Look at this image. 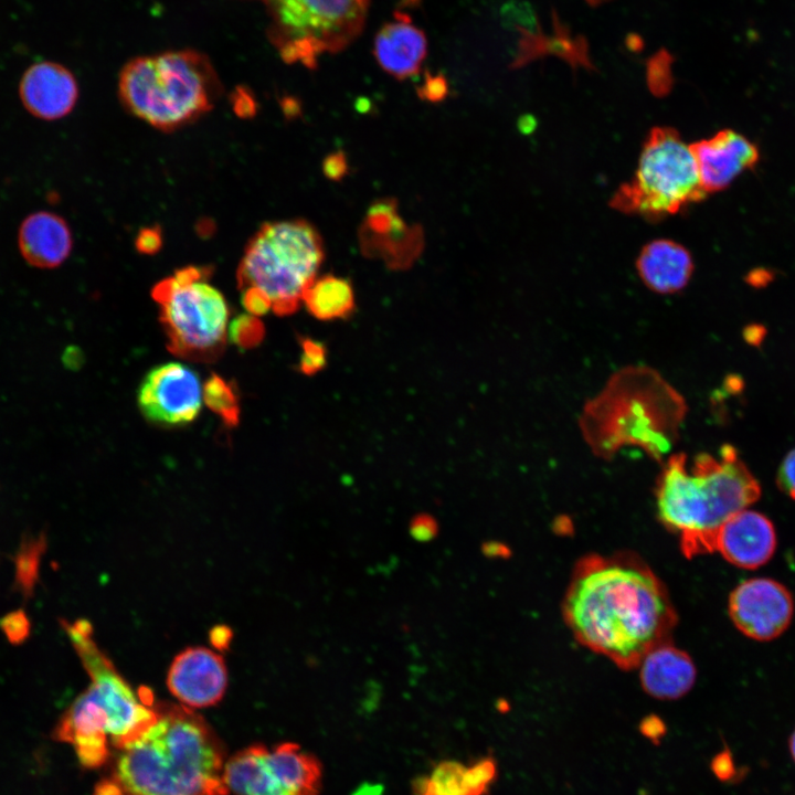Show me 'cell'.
<instances>
[{"label": "cell", "instance_id": "obj_1", "mask_svg": "<svg viewBox=\"0 0 795 795\" xmlns=\"http://www.w3.org/2000/svg\"><path fill=\"white\" fill-rule=\"evenodd\" d=\"M574 637L623 669L638 667L669 642L677 615L658 576L637 556L587 555L579 561L563 603Z\"/></svg>", "mask_w": 795, "mask_h": 795}, {"label": "cell", "instance_id": "obj_2", "mask_svg": "<svg viewBox=\"0 0 795 795\" xmlns=\"http://www.w3.org/2000/svg\"><path fill=\"white\" fill-rule=\"evenodd\" d=\"M155 708V723L116 753L94 795H227V760L209 723L183 704Z\"/></svg>", "mask_w": 795, "mask_h": 795}, {"label": "cell", "instance_id": "obj_3", "mask_svg": "<svg viewBox=\"0 0 795 795\" xmlns=\"http://www.w3.org/2000/svg\"><path fill=\"white\" fill-rule=\"evenodd\" d=\"M91 683L62 714L53 739L70 744L86 768H99L156 721L148 689L136 693L93 637L86 619L62 621Z\"/></svg>", "mask_w": 795, "mask_h": 795}, {"label": "cell", "instance_id": "obj_4", "mask_svg": "<svg viewBox=\"0 0 795 795\" xmlns=\"http://www.w3.org/2000/svg\"><path fill=\"white\" fill-rule=\"evenodd\" d=\"M662 463L655 489L659 520L678 533L686 556L714 552L721 526L759 499L757 480L730 445L718 455L700 453L690 465L683 453Z\"/></svg>", "mask_w": 795, "mask_h": 795}, {"label": "cell", "instance_id": "obj_5", "mask_svg": "<svg viewBox=\"0 0 795 795\" xmlns=\"http://www.w3.org/2000/svg\"><path fill=\"white\" fill-rule=\"evenodd\" d=\"M686 413L685 399L659 372L628 365L584 404L579 426L591 452L602 459L637 447L662 462L678 441Z\"/></svg>", "mask_w": 795, "mask_h": 795}, {"label": "cell", "instance_id": "obj_6", "mask_svg": "<svg viewBox=\"0 0 795 795\" xmlns=\"http://www.w3.org/2000/svg\"><path fill=\"white\" fill-rule=\"evenodd\" d=\"M221 91L211 62L194 50L135 57L124 65L118 78L125 108L162 131L199 119L212 109Z\"/></svg>", "mask_w": 795, "mask_h": 795}, {"label": "cell", "instance_id": "obj_7", "mask_svg": "<svg viewBox=\"0 0 795 795\" xmlns=\"http://www.w3.org/2000/svg\"><path fill=\"white\" fill-rule=\"evenodd\" d=\"M325 256L317 230L304 220L264 223L250 239L237 268L240 290L264 295L277 315L296 310Z\"/></svg>", "mask_w": 795, "mask_h": 795}, {"label": "cell", "instance_id": "obj_8", "mask_svg": "<svg viewBox=\"0 0 795 795\" xmlns=\"http://www.w3.org/2000/svg\"><path fill=\"white\" fill-rule=\"evenodd\" d=\"M211 274L210 266H187L151 290L169 350L197 362H211L220 357L230 324L226 299L208 282Z\"/></svg>", "mask_w": 795, "mask_h": 795}, {"label": "cell", "instance_id": "obj_9", "mask_svg": "<svg viewBox=\"0 0 795 795\" xmlns=\"http://www.w3.org/2000/svg\"><path fill=\"white\" fill-rule=\"evenodd\" d=\"M706 194L690 145L676 129L655 127L643 145L634 177L617 189L610 204L619 212L659 221Z\"/></svg>", "mask_w": 795, "mask_h": 795}, {"label": "cell", "instance_id": "obj_10", "mask_svg": "<svg viewBox=\"0 0 795 795\" xmlns=\"http://www.w3.org/2000/svg\"><path fill=\"white\" fill-rule=\"evenodd\" d=\"M268 17L267 38L288 64L316 68L362 32L370 0H254Z\"/></svg>", "mask_w": 795, "mask_h": 795}, {"label": "cell", "instance_id": "obj_11", "mask_svg": "<svg viewBox=\"0 0 795 795\" xmlns=\"http://www.w3.org/2000/svg\"><path fill=\"white\" fill-rule=\"evenodd\" d=\"M225 782L233 795H319L322 767L298 744H254L227 759Z\"/></svg>", "mask_w": 795, "mask_h": 795}, {"label": "cell", "instance_id": "obj_12", "mask_svg": "<svg viewBox=\"0 0 795 795\" xmlns=\"http://www.w3.org/2000/svg\"><path fill=\"white\" fill-rule=\"evenodd\" d=\"M203 385L198 374L181 362L152 368L142 379L137 401L142 415L160 425H183L199 415Z\"/></svg>", "mask_w": 795, "mask_h": 795}, {"label": "cell", "instance_id": "obj_13", "mask_svg": "<svg viewBox=\"0 0 795 795\" xmlns=\"http://www.w3.org/2000/svg\"><path fill=\"white\" fill-rule=\"evenodd\" d=\"M794 601L789 591L768 577L739 584L729 598V614L736 628L756 640L778 637L791 624Z\"/></svg>", "mask_w": 795, "mask_h": 795}, {"label": "cell", "instance_id": "obj_14", "mask_svg": "<svg viewBox=\"0 0 795 795\" xmlns=\"http://www.w3.org/2000/svg\"><path fill=\"white\" fill-rule=\"evenodd\" d=\"M167 686L188 708L216 704L227 687V669L223 657L205 647H188L172 660Z\"/></svg>", "mask_w": 795, "mask_h": 795}, {"label": "cell", "instance_id": "obj_15", "mask_svg": "<svg viewBox=\"0 0 795 795\" xmlns=\"http://www.w3.org/2000/svg\"><path fill=\"white\" fill-rule=\"evenodd\" d=\"M701 187L706 193L720 191L759 160V150L743 135L723 129L690 145Z\"/></svg>", "mask_w": 795, "mask_h": 795}, {"label": "cell", "instance_id": "obj_16", "mask_svg": "<svg viewBox=\"0 0 795 795\" xmlns=\"http://www.w3.org/2000/svg\"><path fill=\"white\" fill-rule=\"evenodd\" d=\"M19 95L34 117L56 120L68 115L78 99V85L65 66L43 61L32 64L22 75Z\"/></svg>", "mask_w": 795, "mask_h": 795}, {"label": "cell", "instance_id": "obj_17", "mask_svg": "<svg viewBox=\"0 0 795 795\" xmlns=\"http://www.w3.org/2000/svg\"><path fill=\"white\" fill-rule=\"evenodd\" d=\"M775 549L776 533L772 521L748 508L731 516L716 537V551L731 564L743 569L764 565Z\"/></svg>", "mask_w": 795, "mask_h": 795}, {"label": "cell", "instance_id": "obj_18", "mask_svg": "<svg viewBox=\"0 0 795 795\" xmlns=\"http://www.w3.org/2000/svg\"><path fill=\"white\" fill-rule=\"evenodd\" d=\"M425 33L407 14L396 12L377 33L373 55L380 67L398 80L416 74L426 56Z\"/></svg>", "mask_w": 795, "mask_h": 795}, {"label": "cell", "instance_id": "obj_19", "mask_svg": "<svg viewBox=\"0 0 795 795\" xmlns=\"http://www.w3.org/2000/svg\"><path fill=\"white\" fill-rule=\"evenodd\" d=\"M18 244L28 264L50 269L60 266L70 256L73 237L63 218L40 211L23 220L19 229Z\"/></svg>", "mask_w": 795, "mask_h": 795}, {"label": "cell", "instance_id": "obj_20", "mask_svg": "<svg viewBox=\"0 0 795 795\" xmlns=\"http://www.w3.org/2000/svg\"><path fill=\"white\" fill-rule=\"evenodd\" d=\"M638 667L644 690L661 700L682 697L696 680V667L689 655L669 642L651 649Z\"/></svg>", "mask_w": 795, "mask_h": 795}, {"label": "cell", "instance_id": "obj_21", "mask_svg": "<svg viewBox=\"0 0 795 795\" xmlns=\"http://www.w3.org/2000/svg\"><path fill=\"white\" fill-rule=\"evenodd\" d=\"M636 269L643 283L658 294L681 290L693 272L689 251L681 244L659 239L647 243L640 251Z\"/></svg>", "mask_w": 795, "mask_h": 795}, {"label": "cell", "instance_id": "obj_22", "mask_svg": "<svg viewBox=\"0 0 795 795\" xmlns=\"http://www.w3.org/2000/svg\"><path fill=\"white\" fill-rule=\"evenodd\" d=\"M497 775V763L492 757L469 765L443 761L430 775L415 778L413 791L415 795H486Z\"/></svg>", "mask_w": 795, "mask_h": 795}, {"label": "cell", "instance_id": "obj_23", "mask_svg": "<svg viewBox=\"0 0 795 795\" xmlns=\"http://www.w3.org/2000/svg\"><path fill=\"white\" fill-rule=\"evenodd\" d=\"M301 301L316 318L331 320L347 316L354 306L351 284L335 275L316 277L306 288Z\"/></svg>", "mask_w": 795, "mask_h": 795}, {"label": "cell", "instance_id": "obj_24", "mask_svg": "<svg viewBox=\"0 0 795 795\" xmlns=\"http://www.w3.org/2000/svg\"><path fill=\"white\" fill-rule=\"evenodd\" d=\"M203 402L222 421L234 426L239 423V396L229 381L218 374H211L203 384Z\"/></svg>", "mask_w": 795, "mask_h": 795}, {"label": "cell", "instance_id": "obj_25", "mask_svg": "<svg viewBox=\"0 0 795 795\" xmlns=\"http://www.w3.org/2000/svg\"><path fill=\"white\" fill-rule=\"evenodd\" d=\"M264 335L263 324L257 316L241 315L229 324L227 336L240 347L250 348L258 343Z\"/></svg>", "mask_w": 795, "mask_h": 795}, {"label": "cell", "instance_id": "obj_26", "mask_svg": "<svg viewBox=\"0 0 795 795\" xmlns=\"http://www.w3.org/2000/svg\"><path fill=\"white\" fill-rule=\"evenodd\" d=\"M40 543L41 541H35L24 547L18 559L17 577L20 586L26 592H31L34 584L42 548Z\"/></svg>", "mask_w": 795, "mask_h": 795}, {"label": "cell", "instance_id": "obj_27", "mask_svg": "<svg viewBox=\"0 0 795 795\" xmlns=\"http://www.w3.org/2000/svg\"><path fill=\"white\" fill-rule=\"evenodd\" d=\"M326 363V350L322 344L312 340L304 339L301 341V353L299 367L300 371L306 374H312L319 371Z\"/></svg>", "mask_w": 795, "mask_h": 795}, {"label": "cell", "instance_id": "obj_28", "mask_svg": "<svg viewBox=\"0 0 795 795\" xmlns=\"http://www.w3.org/2000/svg\"><path fill=\"white\" fill-rule=\"evenodd\" d=\"M1 629L11 643L22 642L30 630V624L23 612H13L1 619Z\"/></svg>", "mask_w": 795, "mask_h": 795}, {"label": "cell", "instance_id": "obj_29", "mask_svg": "<svg viewBox=\"0 0 795 795\" xmlns=\"http://www.w3.org/2000/svg\"><path fill=\"white\" fill-rule=\"evenodd\" d=\"M136 250L144 255H153L162 246V234L158 225L142 227L135 240Z\"/></svg>", "mask_w": 795, "mask_h": 795}, {"label": "cell", "instance_id": "obj_30", "mask_svg": "<svg viewBox=\"0 0 795 795\" xmlns=\"http://www.w3.org/2000/svg\"><path fill=\"white\" fill-rule=\"evenodd\" d=\"M777 485L784 494L795 500V448L786 455L778 468Z\"/></svg>", "mask_w": 795, "mask_h": 795}, {"label": "cell", "instance_id": "obj_31", "mask_svg": "<svg viewBox=\"0 0 795 795\" xmlns=\"http://www.w3.org/2000/svg\"><path fill=\"white\" fill-rule=\"evenodd\" d=\"M710 768L714 776L721 782L733 780L735 766L732 754L727 746L712 757Z\"/></svg>", "mask_w": 795, "mask_h": 795}, {"label": "cell", "instance_id": "obj_32", "mask_svg": "<svg viewBox=\"0 0 795 795\" xmlns=\"http://www.w3.org/2000/svg\"><path fill=\"white\" fill-rule=\"evenodd\" d=\"M241 300L244 308L253 316H262L272 309L267 298L254 289L242 290Z\"/></svg>", "mask_w": 795, "mask_h": 795}, {"label": "cell", "instance_id": "obj_33", "mask_svg": "<svg viewBox=\"0 0 795 795\" xmlns=\"http://www.w3.org/2000/svg\"><path fill=\"white\" fill-rule=\"evenodd\" d=\"M639 731L653 744L659 745L666 734V725L658 717L649 716L640 722Z\"/></svg>", "mask_w": 795, "mask_h": 795}, {"label": "cell", "instance_id": "obj_34", "mask_svg": "<svg viewBox=\"0 0 795 795\" xmlns=\"http://www.w3.org/2000/svg\"><path fill=\"white\" fill-rule=\"evenodd\" d=\"M446 93L447 85L442 76L427 77L420 89V96L431 102L441 100Z\"/></svg>", "mask_w": 795, "mask_h": 795}, {"label": "cell", "instance_id": "obj_35", "mask_svg": "<svg viewBox=\"0 0 795 795\" xmlns=\"http://www.w3.org/2000/svg\"><path fill=\"white\" fill-rule=\"evenodd\" d=\"M233 108L237 116L250 118L256 113V103L247 91L240 88L233 95Z\"/></svg>", "mask_w": 795, "mask_h": 795}, {"label": "cell", "instance_id": "obj_36", "mask_svg": "<svg viewBox=\"0 0 795 795\" xmlns=\"http://www.w3.org/2000/svg\"><path fill=\"white\" fill-rule=\"evenodd\" d=\"M325 174L333 180H339L346 174L347 162L342 152L329 155L324 161Z\"/></svg>", "mask_w": 795, "mask_h": 795}, {"label": "cell", "instance_id": "obj_37", "mask_svg": "<svg viewBox=\"0 0 795 795\" xmlns=\"http://www.w3.org/2000/svg\"><path fill=\"white\" fill-rule=\"evenodd\" d=\"M788 746H789V752L792 754V757L795 761V730L789 738Z\"/></svg>", "mask_w": 795, "mask_h": 795}]
</instances>
